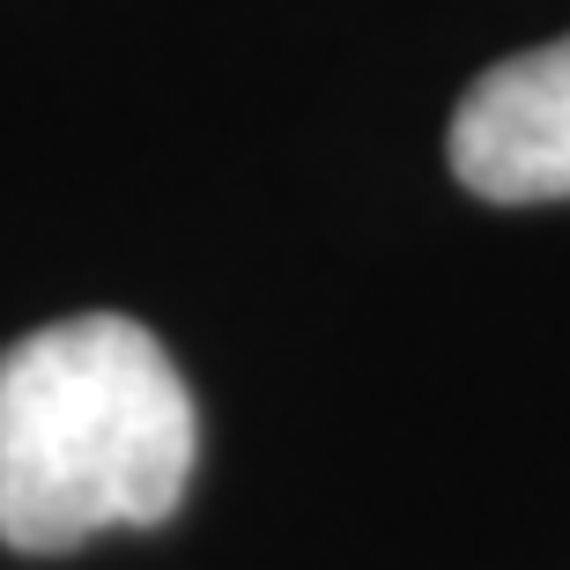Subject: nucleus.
<instances>
[{"instance_id":"f257e3e1","label":"nucleus","mask_w":570,"mask_h":570,"mask_svg":"<svg viewBox=\"0 0 570 570\" xmlns=\"http://www.w3.org/2000/svg\"><path fill=\"white\" fill-rule=\"evenodd\" d=\"M200 423L178 363L141 318L82 312L0 348V541L82 549L164 527L186 504Z\"/></svg>"},{"instance_id":"f03ea898","label":"nucleus","mask_w":570,"mask_h":570,"mask_svg":"<svg viewBox=\"0 0 570 570\" xmlns=\"http://www.w3.org/2000/svg\"><path fill=\"white\" fill-rule=\"evenodd\" d=\"M452 178L482 200H570V38L511 52L452 111Z\"/></svg>"}]
</instances>
